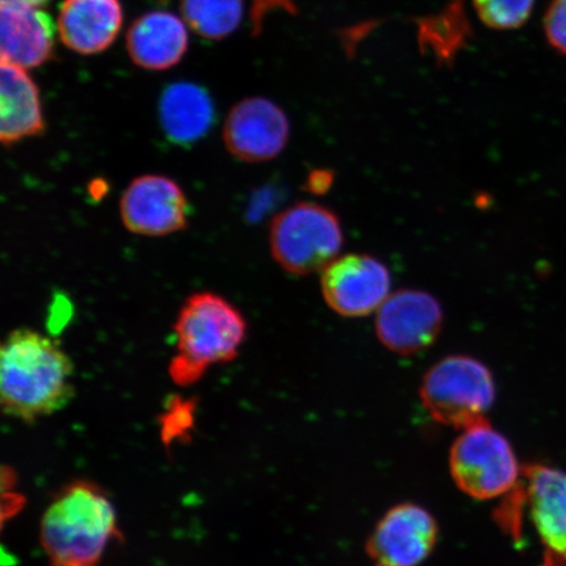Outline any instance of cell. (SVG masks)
Instances as JSON below:
<instances>
[{
	"instance_id": "1",
	"label": "cell",
	"mask_w": 566,
	"mask_h": 566,
	"mask_svg": "<svg viewBox=\"0 0 566 566\" xmlns=\"http://www.w3.org/2000/svg\"><path fill=\"white\" fill-rule=\"evenodd\" d=\"M73 360L53 338L19 328L0 348V402L3 412L24 422L60 412L73 400Z\"/></svg>"
},
{
	"instance_id": "2",
	"label": "cell",
	"mask_w": 566,
	"mask_h": 566,
	"mask_svg": "<svg viewBox=\"0 0 566 566\" xmlns=\"http://www.w3.org/2000/svg\"><path fill=\"white\" fill-rule=\"evenodd\" d=\"M119 536L117 514L95 484L75 481L54 495L41 521L49 566H98Z\"/></svg>"
},
{
	"instance_id": "3",
	"label": "cell",
	"mask_w": 566,
	"mask_h": 566,
	"mask_svg": "<svg viewBox=\"0 0 566 566\" xmlns=\"http://www.w3.org/2000/svg\"><path fill=\"white\" fill-rule=\"evenodd\" d=\"M177 354L169 375L177 386H190L210 366L235 359L247 337V322L223 296L196 293L182 304L175 323Z\"/></svg>"
},
{
	"instance_id": "4",
	"label": "cell",
	"mask_w": 566,
	"mask_h": 566,
	"mask_svg": "<svg viewBox=\"0 0 566 566\" xmlns=\"http://www.w3.org/2000/svg\"><path fill=\"white\" fill-rule=\"evenodd\" d=\"M344 233L334 211L300 202L275 216L269 229L272 256L283 271L308 275L324 271L342 250Z\"/></svg>"
},
{
	"instance_id": "5",
	"label": "cell",
	"mask_w": 566,
	"mask_h": 566,
	"mask_svg": "<svg viewBox=\"0 0 566 566\" xmlns=\"http://www.w3.org/2000/svg\"><path fill=\"white\" fill-rule=\"evenodd\" d=\"M420 395L433 420L463 430L486 420L495 399V386L491 370L480 360L450 356L424 374Z\"/></svg>"
},
{
	"instance_id": "6",
	"label": "cell",
	"mask_w": 566,
	"mask_h": 566,
	"mask_svg": "<svg viewBox=\"0 0 566 566\" xmlns=\"http://www.w3.org/2000/svg\"><path fill=\"white\" fill-rule=\"evenodd\" d=\"M522 471L505 436L486 420L463 429L450 451V472L459 490L476 500L512 493Z\"/></svg>"
},
{
	"instance_id": "7",
	"label": "cell",
	"mask_w": 566,
	"mask_h": 566,
	"mask_svg": "<svg viewBox=\"0 0 566 566\" xmlns=\"http://www.w3.org/2000/svg\"><path fill=\"white\" fill-rule=\"evenodd\" d=\"M189 201L172 179L144 175L134 179L119 200L125 229L136 235L160 238L188 228Z\"/></svg>"
},
{
	"instance_id": "8",
	"label": "cell",
	"mask_w": 566,
	"mask_h": 566,
	"mask_svg": "<svg viewBox=\"0 0 566 566\" xmlns=\"http://www.w3.org/2000/svg\"><path fill=\"white\" fill-rule=\"evenodd\" d=\"M438 523L427 509L396 505L381 516L367 541L371 566H421L438 542Z\"/></svg>"
},
{
	"instance_id": "9",
	"label": "cell",
	"mask_w": 566,
	"mask_h": 566,
	"mask_svg": "<svg viewBox=\"0 0 566 566\" xmlns=\"http://www.w3.org/2000/svg\"><path fill=\"white\" fill-rule=\"evenodd\" d=\"M391 274L378 259L348 254L324 269L322 292L335 313L359 317L379 310L389 296Z\"/></svg>"
},
{
	"instance_id": "10",
	"label": "cell",
	"mask_w": 566,
	"mask_h": 566,
	"mask_svg": "<svg viewBox=\"0 0 566 566\" xmlns=\"http://www.w3.org/2000/svg\"><path fill=\"white\" fill-rule=\"evenodd\" d=\"M289 138L286 113L265 97H248L238 103L223 126L226 148L233 158L245 163L277 158Z\"/></svg>"
},
{
	"instance_id": "11",
	"label": "cell",
	"mask_w": 566,
	"mask_h": 566,
	"mask_svg": "<svg viewBox=\"0 0 566 566\" xmlns=\"http://www.w3.org/2000/svg\"><path fill=\"white\" fill-rule=\"evenodd\" d=\"M442 325L443 311L433 295L401 290L378 310L377 335L387 349L409 356L433 345Z\"/></svg>"
},
{
	"instance_id": "12",
	"label": "cell",
	"mask_w": 566,
	"mask_h": 566,
	"mask_svg": "<svg viewBox=\"0 0 566 566\" xmlns=\"http://www.w3.org/2000/svg\"><path fill=\"white\" fill-rule=\"evenodd\" d=\"M523 501L543 547V566H566V472L528 464L522 471Z\"/></svg>"
},
{
	"instance_id": "13",
	"label": "cell",
	"mask_w": 566,
	"mask_h": 566,
	"mask_svg": "<svg viewBox=\"0 0 566 566\" xmlns=\"http://www.w3.org/2000/svg\"><path fill=\"white\" fill-rule=\"evenodd\" d=\"M56 27L39 7L2 6L0 10V53L2 61L28 70L53 56Z\"/></svg>"
},
{
	"instance_id": "14",
	"label": "cell",
	"mask_w": 566,
	"mask_h": 566,
	"mask_svg": "<svg viewBox=\"0 0 566 566\" xmlns=\"http://www.w3.org/2000/svg\"><path fill=\"white\" fill-rule=\"evenodd\" d=\"M123 27L119 0H65L60 7V39L70 51L83 55L108 49Z\"/></svg>"
},
{
	"instance_id": "15",
	"label": "cell",
	"mask_w": 566,
	"mask_h": 566,
	"mask_svg": "<svg viewBox=\"0 0 566 566\" xmlns=\"http://www.w3.org/2000/svg\"><path fill=\"white\" fill-rule=\"evenodd\" d=\"M188 30L175 13L151 11L138 18L126 34V49L137 66L167 70L177 65L188 51Z\"/></svg>"
},
{
	"instance_id": "16",
	"label": "cell",
	"mask_w": 566,
	"mask_h": 566,
	"mask_svg": "<svg viewBox=\"0 0 566 566\" xmlns=\"http://www.w3.org/2000/svg\"><path fill=\"white\" fill-rule=\"evenodd\" d=\"M217 119L216 105L207 88L192 82H176L163 90L159 122L171 144L190 147L207 137Z\"/></svg>"
},
{
	"instance_id": "17",
	"label": "cell",
	"mask_w": 566,
	"mask_h": 566,
	"mask_svg": "<svg viewBox=\"0 0 566 566\" xmlns=\"http://www.w3.org/2000/svg\"><path fill=\"white\" fill-rule=\"evenodd\" d=\"M0 139L4 146L40 136L45 130L40 92L24 69L2 61L0 69Z\"/></svg>"
},
{
	"instance_id": "18",
	"label": "cell",
	"mask_w": 566,
	"mask_h": 566,
	"mask_svg": "<svg viewBox=\"0 0 566 566\" xmlns=\"http://www.w3.org/2000/svg\"><path fill=\"white\" fill-rule=\"evenodd\" d=\"M186 23L201 38L221 41L242 23L244 0H181Z\"/></svg>"
},
{
	"instance_id": "19",
	"label": "cell",
	"mask_w": 566,
	"mask_h": 566,
	"mask_svg": "<svg viewBox=\"0 0 566 566\" xmlns=\"http://www.w3.org/2000/svg\"><path fill=\"white\" fill-rule=\"evenodd\" d=\"M535 0H473L478 17L495 31L518 30L533 12Z\"/></svg>"
},
{
	"instance_id": "20",
	"label": "cell",
	"mask_w": 566,
	"mask_h": 566,
	"mask_svg": "<svg viewBox=\"0 0 566 566\" xmlns=\"http://www.w3.org/2000/svg\"><path fill=\"white\" fill-rule=\"evenodd\" d=\"M544 31L549 44L566 54V0H554L551 3L544 18Z\"/></svg>"
},
{
	"instance_id": "21",
	"label": "cell",
	"mask_w": 566,
	"mask_h": 566,
	"mask_svg": "<svg viewBox=\"0 0 566 566\" xmlns=\"http://www.w3.org/2000/svg\"><path fill=\"white\" fill-rule=\"evenodd\" d=\"M171 412H167L165 416V440L171 441L174 437L184 433V429H187L192 422V410L189 409L188 405L181 406V402H177L176 407L172 408Z\"/></svg>"
},
{
	"instance_id": "22",
	"label": "cell",
	"mask_w": 566,
	"mask_h": 566,
	"mask_svg": "<svg viewBox=\"0 0 566 566\" xmlns=\"http://www.w3.org/2000/svg\"><path fill=\"white\" fill-rule=\"evenodd\" d=\"M332 179L325 172H315L310 177V188L314 190V192H324L325 189L329 187Z\"/></svg>"
},
{
	"instance_id": "23",
	"label": "cell",
	"mask_w": 566,
	"mask_h": 566,
	"mask_svg": "<svg viewBox=\"0 0 566 566\" xmlns=\"http://www.w3.org/2000/svg\"><path fill=\"white\" fill-rule=\"evenodd\" d=\"M48 0H2V6H28L40 7L45 4Z\"/></svg>"
}]
</instances>
